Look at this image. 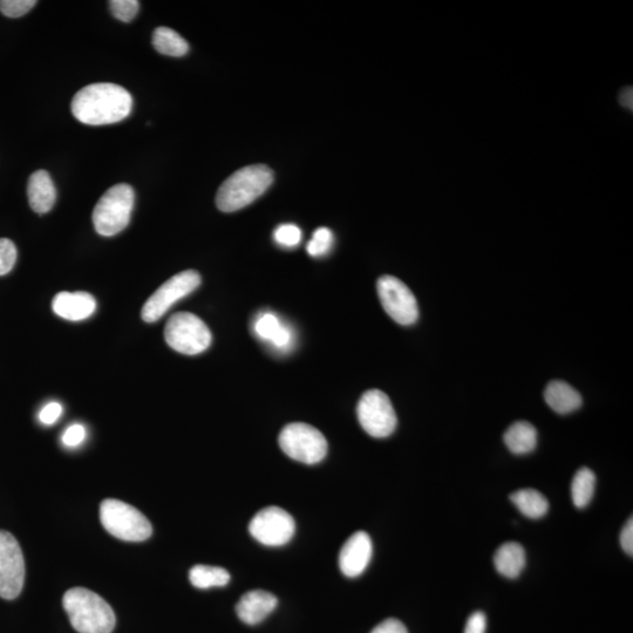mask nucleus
<instances>
[{
    "label": "nucleus",
    "instance_id": "nucleus-32",
    "mask_svg": "<svg viewBox=\"0 0 633 633\" xmlns=\"http://www.w3.org/2000/svg\"><path fill=\"white\" fill-rule=\"evenodd\" d=\"M487 630V617L483 612L476 611L473 615L469 616L465 633H486Z\"/></svg>",
    "mask_w": 633,
    "mask_h": 633
},
{
    "label": "nucleus",
    "instance_id": "nucleus-31",
    "mask_svg": "<svg viewBox=\"0 0 633 633\" xmlns=\"http://www.w3.org/2000/svg\"><path fill=\"white\" fill-rule=\"evenodd\" d=\"M61 415H63V406L53 401V403L47 404L43 410L40 411L39 420L42 424L51 426L56 424Z\"/></svg>",
    "mask_w": 633,
    "mask_h": 633
},
{
    "label": "nucleus",
    "instance_id": "nucleus-6",
    "mask_svg": "<svg viewBox=\"0 0 633 633\" xmlns=\"http://www.w3.org/2000/svg\"><path fill=\"white\" fill-rule=\"evenodd\" d=\"M165 339L176 352L196 356L209 349L213 336L201 318L193 313L179 312L169 318Z\"/></svg>",
    "mask_w": 633,
    "mask_h": 633
},
{
    "label": "nucleus",
    "instance_id": "nucleus-19",
    "mask_svg": "<svg viewBox=\"0 0 633 633\" xmlns=\"http://www.w3.org/2000/svg\"><path fill=\"white\" fill-rule=\"evenodd\" d=\"M526 551L517 542H507L496 550L494 564L498 573L510 580L519 577L526 568Z\"/></svg>",
    "mask_w": 633,
    "mask_h": 633
},
{
    "label": "nucleus",
    "instance_id": "nucleus-14",
    "mask_svg": "<svg viewBox=\"0 0 633 633\" xmlns=\"http://www.w3.org/2000/svg\"><path fill=\"white\" fill-rule=\"evenodd\" d=\"M54 313L66 321L80 322L97 310V301L87 292H60L52 302Z\"/></svg>",
    "mask_w": 633,
    "mask_h": 633
},
{
    "label": "nucleus",
    "instance_id": "nucleus-25",
    "mask_svg": "<svg viewBox=\"0 0 633 633\" xmlns=\"http://www.w3.org/2000/svg\"><path fill=\"white\" fill-rule=\"evenodd\" d=\"M333 243H335V236L332 231L328 228H318L313 233L306 251L312 257H322L330 253Z\"/></svg>",
    "mask_w": 633,
    "mask_h": 633
},
{
    "label": "nucleus",
    "instance_id": "nucleus-10",
    "mask_svg": "<svg viewBox=\"0 0 633 633\" xmlns=\"http://www.w3.org/2000/svg\"><path fill=\"white\" fill-rule=\"evenodd\" d=\"M377 291L381 305L394 322L407 326L418 321L417 299L410 288L399 278L394 276L380 277Z\"/></svg>",
    "mask_w": 633,
    "mask_h": 633
},
{
    "label": "nucleus",
    "instance_id": "nucleus-35",
    "mask_svg": "<svg viewBox=\"0 0 633 633\" xmlns=\"http://www.w3.org/2000/svg\"><path fill=\"white\" fill-rule=\"evenodd\" d=\"M618 102L626 108V110H633V91L631 86L624 88V90L619 93Z\"/></svg>",
    "mask_w": 633,
    "mask_h": 633
},
{
    "label": "nucleus",
    "instance_id": "nucleus-30",
    "mask_svg": "<svg viewBox=\"0 0 633 633\" xmlns=\"http://www.w3.org/2000/svg\"><path fill=\"white\" fill-rule=\"evenodd\" d=\"M86 439V430L83 425L74 424L67 428L64 432L63 437H61V441L65 447L74 448L78 447Z\"/></svg>",
    "mask_w": 633,
    "mask_h": 633
},
{
    "label": "nucleus",
    "instance_id": "nucleus-16",
    "mask_svg": "<svg viewBox=\"0 0 633 633\" xmlns=\"http://www.w3.org/2000/svg\"><path fill=\"white\" fill-rule=\"evenodd\" d=\"M276 596L264 590H253L243 595L236 605V614L248 625L260 624L277 607Z\"/></svg>",
    "mask_w": 633,
    "mask_h": 633
},
{
    "label": "nucleus",
    "instance_id": "nucleus-5",
    "mask_svg": "<svg viewBox=\"0 0 633 633\" xmlns=\"http://www.w3.org/2000/svg\"><path fill=\"white\" fill-rule=\"evenodd\" d=\"M102 526L112 536L126 542H142L153 534L152 523L128 503L107 499L100 506Z\"/></svg>",
    "mask_w": 633,
    "mask_h": 633
},
{
    "label": "nucleus",
    "instance_id": "nucleus-4",
    "mask_svg": "<svg viewBox=\"0 0 633 633\" xmlns=\"http://www.w3.org/2000/svg\"><path fill=\"white\" fill-rule=\"evenodd\" d=\"M134 203V189L126 183L108 189L93 211L95 231L105 237L121 233L131 221Z\"/></svg>",
    "mask_w": 633,
    "mask_h": 633
},
{
    "label": "nucleus",
    "instance_id": "nucleus-9",
    "mask_svg": "<svg viewBox=\"0 0 633 633\" xmlns=\"http://www.w3.org/2000/svg\"><path fill=\"white\" fill-rule=\"evenodd\" d=\"M357 415L363 430L373 438H387L396 431L397 414L383 391L365 392L359 400Z\"/></svg>",
    "mask_w": 633,
    "mask_h": 633
},
{
    "label": "nucleus",
    "instance_id": "nucleus-3",
    "mask_svg": "<svg viewBox=\"0 0 633 633\" xmlns=\"http://www.w3.org/2000/svg\"><path fill=\"white\" fill-rule=\"evenodd\" d=\"M64 609L73 628L79 633H112L117 618L111 605L95 592L73 588L66 592Z\"/></svg>",
    "mask_w": 633,
    "mask_h": 633
},
{
    "label": "nucleus",
    "instance_id": "nucleus-15",
    "mask_svg": "<svg viewBox=\"0 0 633 633\" xmlns=\"http://www.w3.org/2000/svg\"><path fill=\"white\" fill-rule=\"evenodd\" d=\"M253 330L258 338L277 351H289L294 345V331L274 313L265 312L258 316Z\"/></svg>",
    "mask_w": 633,
    "mask_h": 633
},
{
    "label": "nucleus",
    "instance_id": "nucleus-1",
    "mask_svg": "<svg viewBox=\"0 0 633 633\" xmlns=\"http://www.w3.org/2000/svg\"><path fill=\"white\" fill-rule=\"evenodd\" d=\"M74 117L85 125L105 126L125 120L132 112L133 98L124 87L110 83L88 85L72 101Z\"/></svg>",
    "mask_w": 633,
    "mask_h": 633
},
{
    "label": "nucleus",
    "instance_id": "nucleus-23",
    "mask_svg": "<svg viewBox=\"0 0 633 633\" xmlns=\"http://www.w3.org/2000/svg\"><path fill=\"white\" fill-rule=\"evenodd\" d=\"M190 583L197 589L226 587L230 582V574L226 569L210 566H195L189 571Z\"/></svg>",
    "mask_w": 633,
    "mask_h": 633
},
{
    "label": "nucleus",
    "instance_id": "nucleus-11",
    "mask_svg": "<svg viewBox=\"0 0 633 633\" xmlns=\"http://www.w3.org/2000/svg\"><path fill=\"white\" fill-rule=\"evenodd\" d=\"M25 581V561L15 536L0 530V597L15 600Z\"/></svg>",
    "mask_w": 633,
    "mask_h": 633
},
{
    "label": "nucleus",
    "instance_id": "nucleus-18",
    "mask_svg": "<svg viewBox=\"0 0 633 633\" xmlns=\"http://www.w3.org/2000/svg\"><path fill=\"white\" fill-rule=\"evenodd\" d=\"M544 399L551 410L558 414L573 413L582 406L581 394L562 380H554L548 384L544 391Z\"/></svg>",
    "mask_w": 633,
    "mask_h": 633
},
{
    "label": "nucleus",
    "instance_id": "nucleus-26",
    "mask_svg": "<svg viewBox=\"0 0 633 633\" xmlns=\"http://www.w3.org/2000/svg\"><path fill=\"white\" fill-rule=\"evenodd\" d=\"M108 5L112 15L124 23L132 22L140 8L138 0H112Z\"/></svg>",
    "mask_w": 633,
    "mask_h": 633
},
{
    "label": "nucleus",
    "instance_id": "nucleus-20",
    "mask_svg": "<svg viewBox=\"0 0 633 633\" xmlns=\"http://www.w3.org/2000/svg\"><path fill=\"white\" fill-rule=\"evenodd\" d=\"M505 444L509 451L523 455L533 452L537 445L536 428L528 421H517L505 433Z\"/></svg>",
    "mask_w": 633,
    "mask_h": 633
},
{
    "label": "nucleus",
    "instance_id": "nucleus-29",
    "mask_svg": "<svg viewBox=\"0 0 633 633\" xmlns=\"http://www.w3.org/2000/svg\"><path fill=\"white\" fill-rule=\"evenodd\" d=\"M36 5V0H0V12L9 18H19L29 13Z\"/></svg>",
    "mask_w": 633,
    "mask_h": 633
},
{
    "label": "nucleus",
    "instance_id": "nucleus-24",
    "mask_svg": "<svg viewBox=\"0 0 633 633\" xmlns=\"http://www.w3.org/2000/svg\"><path fill=\"white\" fill-rule=\"evenodd\" d=\"M596 487V475L591 469L583 467L578 471L573 483H571V496L577 508H585L594 496Z\"/></svg>",
    "mask_w": 633,
    "mask_h": 633
},
{
    "label": "nucleus",
    "instance_id": "nucleus-27",
    "mask_svg": "<svg viewBox=\"0 0 633 633\" xmlns=\"http://www.w3.org/2000/svg\"><path fill=\"white\" fill-rule=\"evenodd\" d=\"M274 238L284 248H295L302 241V230L296 224H282L275 230Z\"/></svg>",
    "mask_w": 633,
    "mask_h": 633
},
{
    "label": "nucleus",
    "instance_id": "nucleus-17",
    "mask_svg": "<svg viewBox=\"0 0 633 633\" xmlns=\"http://www.w3.org/2000/svg\"><path fill=\"white\" fill-rule=\"evenodd\" d=\"M30 207L37 214L49 213L57 201V189L46 170H37L30 176L27 185Z\"/></svg>",
    "mask_w": 633,
    "mask_h": 633
},
{
    "label": "nucleus",
    "instance_id": "nucleus-12",
    "mask_svg": "<svg viewBox=\"0 0 633 633\" xmlns=\"http://www.w3.org/2000/svg\"><path fill=\"white\" fill-rule=\"evenodd\" d=\"M249 532L263 546L281 547L294 537L296 523L284 509L270 506L254 516Z\"/></svg>",
    "mask_w": 633,
    "mask_h": 633
},
{
    "label": "nucleus",
    "instance_id": "nucleus-28",
    "mask_svg": "<svg viewBox=\"0 0 633 633\" xmlns=\"http://www.w3.org/2000/svg\"><path fill=\"white\" fill-rule=\"evenodd\" d=\"M17 262V248L9 238H0V276L8 275Z\"/></svg>",
    "mask_w": 633,
    "mask_h": 633
},
{
    "label": "nucleus",
    "instance_id": "nucleus-8",
    "mask_svg": "<svg viewBox=\"0 0 633 633\" xmlns=\"http://www.w3.org/2000/svg\"><path fill=\"white\" fill-rule=\"evenodd\" d=\"M201 276L194 270H186L169 278L165 284L154 292L141 311L144 322H158L175 303L192 294L200 287Z\"/></svg>",
    "mask_w": 633,
    "mask_h": 633
},
{
    "label": "nucleus",
    "instance_id": "nucleus-22",
    "mask_svg": "<svg viewBox=\"0 0 633 633\" xmlns=\"http://www.w3.org/2000/svg\"><path fill=\"white\" fill-rule=\"evenodd\" d=\"M153 46L156 51L169 57H183L189 51L187 40L168 27H158L154 31Z\"/></svg>",
    "mask_w": 633,
    "mask_h": 633
},
{
    "label": "nucleus",
    "instance_id": "nucleus-34",
    "mask_svg": "<svg viewBox=\"0 0 633 633\" xmlns=\"http://www.w3.org/2000/svg\"><path fill=\"white\" fill-rule=\"evenodd\" d=\"M621 546L626 554L633 555V521L626 522L621 534Z\"/></svg>",
    "mask_w": 633,
    "mask_h": 633
},
{
    "label": "nucleus",
    "instance_id": "nucleus-2",
    "mask_svg": "<svg viewBox=\"0 0 633 633\" xmlns=\"http://www.w3.org/2000/svg\"><path fill=\"white\" fill-rule=\"evenodd\" d=\"M274 172L265 165L247 166L224 181L216 195V206L223 213L248 207L271 187Z\"/></svg>",
    "mask_w": 633,
    "mask_h": 633
},
{
    "label": "nucleus",
    "instance_id": "nucleus-21",
    "mask_svg": "<svg viewBox=\"0 0 633 633\" xmlns=\"http://www.w3.org/2000/svg\"><path fill=\"white\" fill-rule=\"evenodd\" d=\"M510 501L529 519H541L548 513V500L534 489L517 490V492L510 495Z\"/></svg>",
    "mask_w": 633,
    "mask_h": 633
},
{
    "label": "nucleus",
    "instance_id": "nucleus-13",
    "mask_svg": "<svg viewBox=\"0 0 633 633\" xmlns=\"http://www.w3.org/2000/svg\"><path fill=\"white\" fill-rule=\"evenodd\" d=\"M373 555L369 534L357 532L344 543L339 554V567L347 577H358L364 573Z\"/></svg>",
    "mask_w": 633,
    "mask_h": 633
},
{
    "label": "nucleus",
    "instance_id": "nucleus-7",
    "mask_svg": "<svg viewBox=\"0 0 633 633\" xmlns=\"http://www.w3.org/2000/svg\"><path fill=\"white\" fill-rule=\"evenodd\" d=\"M279 446L289 458L306 465H316L328 454V441L324 435L308 424L295 422L283 428Z\"/></svg>",
    "mask_w": 633,
    "mask_h": 633
},
{
    "label": "nucleus",
    "instance_id": "nucleus-33",
    "mask_svg": "<svg viewBox=\"0 0 633 633\" xmlns=\"http://www.w3.org/2000/svg\"><path fill=\"white\" fill-rule=\"evenodd\" d=\"M371 633H408V631L398 619L389 618L377 625Z\"/></svg>",
    "mask_w": 633,
    "mask_h": 633
}]
</instances>
